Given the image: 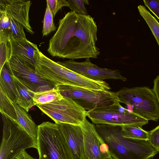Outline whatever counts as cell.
Segmentation results:
<instances>
[{
	"mask_svg": "<svg viewBox=\"0 0 159 159\" xmlns=\"http://www.w3.org/2000/svg\"><path fill=\"white\" fill-rule=\"evenodd\" d=\"M97 26L94 18L70 11L59 20L57 30L50 39L47 51L52 57L74 60L97 58Z\"/></svg>",
	"mask_w": 159,
	"mask_h": 159,
	"instance_id": "6da1fadb",
	"label": "cell"
},
{
	"mask_svg": "<svg viewBox=\"0 0 159 159\" xmlns=\"http://www.w3.org/2000/svg\"><path fill=\"white\" fill-rule=\"evenodd\" d=\"M95 127L114 159H149L159 152L148 141L124 137L121 126L97 124Z\"/></svg>",
	"mask_w": 159,
	"mask_h": 159,
	"instance_id": "7a4b0ae2",
	"label": "cell"
},
{
	"mask_svg": "<svg viewBox=\"0 0 159 159\" xmlns=\"http://www.w3.org/2000/svg\"><path fill=\"white\" fill-rule=\"evenodd\" d=\"M120 102L129 111L149 120H159V105L153 89L145 86L124 87L116 92Z\"/></svg>",
	"mask_w": 159,
	"mask_h": 159,
	"instance_id": "3957f363",
	"label": "cell"
},
{
	"mask_svg": "<svg viewBox=\"0 0 159 159\" xmlns=\"http://www.w3.org/2000/svg\"><path fill=\"white\" fill-rule=\"evenodd\" d=\"M37 143L39 159H72L58 124L48 121L38 125Z\"/></svg>",
	"mask_w": 159,
	"mask_h": 159,
	"instance_id": "277c9868",
	"label": "cell"
},
{
	"mask_svg": "<svg viewBox=\"0 0 159 159\" xmlns=\"http://www.w3.org/2000/svg\"><path fill=\"white\" fill-rule=\"evenodd\" d=\"M36 73L55 87L68 85L87 88L90 80L56 62L40 51L35 68Z\"/></svg>",
	"mask_w": 159,
	"mask_h": 159,
	"instance_id": "5b68a950",
	"label": "cell"
},
{
	"mask_svg": "<svg viewBox=\"0 0 159 159\" xmlns=\"http://www.w3.org/2000/svg\"><path fill=\"white\" fill-rule=\"evenodd\" d=\"M1 115L3 129L0 159H15L26 149H37V140L29 135L14 121L2 114Z\"/></svg>",
	"mask_w": 159,
	"mask_h": 159,
	"instance_id": "8992f818",
	"label": "cell"
},
{
	"mask_svg": "<svg viewBox=\"0 0 159 159\" xmlns=\"http://www.w3.org/2000/svg\"><path fill=\"white\" fill-rule=\"evenodd\" d=\"M57 87L63 97L72 99L86 111L120 102L116 92L108 90L91 89L68 85Z\"/></svg>",
	"mask_w": 159,
	"mask_h": 159,
	"instance_id": "52a82bcc",
	"label": "cell"
},
{
	"mask_svg": "<svg viewBox=\"0 0 159 159\" xmlns=\"http://www.w3.org/2000/svg\"><path fill=\"white\" fill-rule=\"evenodd\" d=\"M118 102L111 105L87 111V116L94 124H105L122 126L132 125L142 127L148 120L129 111Z\"/></svg>",
	"mask_w": 159,
	"mask_h": 159,
	"instance_id": "ba28073f",
	"label": "cell"
},
{
	"mask_svg": "<svg viewBox=\"0 0 159 159\" xmlns=\"http://www.w3.org/2000/svg\"><path fill=\"white\" fill-rule=\"evenodd\" d=\"M36 106L57 124L80 125L87 116V111L68 98L63 97L58 101Z\"/></svg>",
	"mask_w": 159,
	"mask_h": 159,
	"instance_id": "9c48e42d",
	"label": "cell"
},
{
	"mask_svg": "<svg viewBox=\"0 0 159 159\" xmlns=\"http://www.w3.org/2000/svg\"><path fill=\"white\" fill-rule=\"evenodd\" d=\"M6 64L11 75L34 92L44 91L55 87L37 75L35 68L17 57L11 56Z\"/></svg>",
	"mask_w": 159,
	"mask_h": 159,
	"instance_id": "30bf717a",
	"label": "cell"
},
{
	"mask_svg": "<svg viewBox=\"0 0 159 159\" xmlns=\"http://www.w3.org/2000/svg\"><path fill=\"white\" fill-rule=\"evenodd\" d=\"M80 126L83 136L81 159H107L111 157L108 146L98 134L95 125L85 118Z\"/></svg>",
	"mask_w": 159,
	"mask_h": 159,
	"instance_id": "8fae6325",
	"label": "cell"
},
{
	"mask_svg": "<svg viewBox=\"0 0 159 159\" xmlns=\"http://www.w3.org/2000/svg\"><path fill=\"white\" fill-rule=\"evenodd\" d=\"M64 66L91 80L103 81L106 79L120 80L125 81L126 78L121 75L119 70L100 67L92 63L89 58L83 62L74 60L57 61Z\"/></svg>",
	"mask_w": 159,
	"mask_h": 159,
	"instance_id": "7c38bea8",
	"label": "cell"
},
{
	"mask_svg": "<svg viewBox=\"0 0 159 159\" xmlns=\"http://www.w3.org/2000/svg\"><path fill=\"white\" fill-rule=\"evenodd\" d=\"M11 48V56L26 62L35 68L40 51L36 44L26 39H16L9 37Z\"/></svg>",
	"mask_w": 159,
	"mask_h": 159,
	"instance_id": "4fadbf2b",
	"label": "cell"
},
{
	"mask_svg": "<svg viewBox=\"0 0 159 159\" xmlns=\"http://www.w3.org/2000/svg\"><path fill=\"white\" fill-rule=\"evenodd\" d=\"M58 124L63 135L72 159H81L83 136L80 126L66 123Z\"/></svg>",
	"mask_w": 159,
	"mask_h": 159,
	"instance_id": "5bb4252c",
	"label": "cell"
},
{
	"mask_svg": "<svg viewBox=\"0 0 159 159\" xmlns=\"http://www.w3.org/2000/svg\"><path fill=\"white\" fill-rule=\"evenodd\" d=\"M8 16L21 24L26 30L33 34L34 32L30 25L29 11L32 2L26 0H4Z\"/></svg>",
	"mask_w": 159,
	"mask_h": 159,
	"instance_id": "9a60e30c",
	"label": "cell"
},
{
	"mask_svg": "<svg viewBox=\"0 0 159 159\" xmlns=\"http://www.w3.org/2000/svg\"><path fill=\"white\" fill-rule=\"evenodd\" d=\"M11 76L17 93V99L15 103L27 112L34 106L33 98L35 92L31 91L16 78L12 75Z\"/></svg>",
	"mask_w": 159,
	"mask_h": 159,
	"instance_id": "2e32d148",
	"label": "cell"
},
{
	"mask_svg": "<svg viewBox=\"0 0 159 159\" xmlns=\"http://www.w3.org/2000/svg\"><path fill=\"white\" fill-rule=\"evenodd\" d=\"M12 103L16 111L17 124L29 135L37 140L38 126L24 109L15 103Z\"/></svg>",
	"mask_w": 159,
	"mask_h": 159,
	"instance_id": "e0dca14e",
	"label": "cell"
},
{
	"mask_svg": "<svg viewBox=\"0 0 159 159\" xmlns=\"http://www.w3.org/2000/svg\"><path fill=\"white\" fill-rule=\"evenodd\" d=\"M0 71V89L12 102L15 103L17 93L11 75L6 64Z\"/></svg>",
	"mask_w": 159,
	"mask_h": 159,
	"instance_id": "ac0fdd59",
	"label": "cell"
},
{
	"mask_svg": "<svg viewBox=\"0 0 159 159\" xmlns=\"http://www.w3.org/2000/svg\"><path fill=\"white\" fill-rule=\"evenodd\" d=\"M63 97L60 93L57 86L44 91L35 92L33 98L34 106L61 100Z\"/></svg>",
	"mask_w": 159,
	"mask_h": 159,
	"instance_id": "d6986e66",
	"label": "cell"
},
{
	"mask_svg": "<svg viewBox=\"0 0 159 159\" xmlns=\"http://www.w3.org/2000/svg\"><path fill=\"white\" fill-rule=\"evenodd\" d=\"M140 15L145 21L155 37L159 47V23L143 5L138 6Z\"/></svg>",
	"mask_w": 159,
	"mask_h": 159,
	"instance_id": "ffe728a7",
	"label": "cell"
},
{
	"mask_svg": "<svg viewBox=\"0 0 159 159\" xmlns=\"http://www.w3.org/2000/svg\"><path fill=\"white\" fill-rule=\"evenodd\" d=\"M123 136L125 138L148 141L149 131L143 129L142 127L132 125L121 126Z\"/></svg>",
	"mask_w": 159,
	"mask_h": 159,
	"instance_id": "44dd1931",
	"label": "cell"
},
{
	"mask_svg": "<svg viewBox=\"0 0 159 159\" xmlns=\"http://www.w3.org/2000/svg\"><path fill=\"white\" fill-rule=\"evenodd\" d=\"M0 111L2 114L17 124L16 111L12 102L0 89Z\"/></svg>",
	"mask_w": 159,
	"mask_h": 159,
	"instance_id": "7402d4cb",
	"label": "cell"
},
{
	"mask_svg": "<svg viewBox=\"0 0 159 159\" xmlns=\"http://www.w3.org/2000/svg\"><path fill=\"white\" fill-rule=\"evenodd\" d=\"M11 56L10 38L0 34V71Z\"/></svg>",
	"mask_w": 159,
	"mask_h": 159,
	"instance_id": "603a6c76",
	"label": "cell"
},
{
	"mask_svg": "<svg viewBox=\"0 0 159 159\" xmlns=\"http://www.w3.org/2000/svg\"><path fill=\"white\" fill-rule=\"evenodd\" d=\"M0 34L9 37L11 34L10 22L4 0H0Z\"/></svg>",
	"mask_w": 159,
	"mask_h": 159,
	"instance_id": "cb8c5ba5",
	"label": "cell"
},
{
	"mask_svg": "<svg viewBox=\"0 0 159 159\" xmlns=\"http://www.w3.org/2000/svg\"><path fill=\"white\" fill-rule=\"evenodd\" d=\"M53 16L47 3L43 20L42 30L43 36L48 35L52 31H55L56 27L53 21Z\"/></svg>",
	"mask_w": 159,
	"mask_h": 159,
	"instance_id": "d4e9b609",
	"label": "cell"
},
{
	"mask_svg": "<svg viewBox=\"0 0 159 159\" xmlns=\"http://www.w3.org/2000/svg\"><path fill=\"white\" fill-rule=\"evenodd\" d=\"M67 1L69 4L68 7L70 9L71 11H75L77 14L82 15H88L84 6V4H89L88 0H68Z\"/></svg>",
	"mask_w": 159,
	"mask_h": 159,
	"instance_id": "484cf974",
	"label": "cell"
},
{
	"mask_svg": "<svg viewBox=\"0 0 159 159\" xmlns=\"http://www.w3.org/2000/svg\"><path fill=\"white\" fill-rule=\"evenodd\" d=\"M8 17L10 19L11 30V35L16 39H26L22 25L17 21Z\"/></svg>",
	"mask_w": 159,
	"mask_h": 159,
	"instance_id": "4316f807",
	"label": "cell"
},
{
	"mask_svg": "<svg viewBox=\"0 0 159 159\" xmlns=\"http://www.w3.org/2000/svg\"><path fill=\"white\" fill-rule=\"evenodd\" d=\"M47 3L53 15V18L61 8L65 6L69 7V4L66 0H47Z\"/></svg>",
	"mask_w": 159,
	"mask_h": 159,
	"instance_id": "83f0119b",
	"label": "cell"
},
{
	"mask_svg": "<svg viewBox=\"0 0 159 159\" xmlns=\"http://www.w3.org/2000/svg\"><path fill=\"white\" fill-rule=\"evenodd\" d=\"M148 142L159 152V125L149 131Z\"/></svg>",
	"mask_w": 159,
	"mask_h": 159,
	"instance_id": "f1b7e54d",
	"label": "cell"
},
{
	"mask_svg": "<svg viewBox=\"0 0 159 159\" xmlns=\"http://www.w3.org/2000/svg\"><path fill=\"white\" fill-rule=\"evenodd\" d=\"M146 7L159 20V0H144Z\"/></svg>",
	"mask_w": 159,
	"mask_h": 159,
	"instance_id": "f546056e",
	"label": "cell"
},
{
	"mask_svg": "<svg viewBox=\"0 0 159 159\" xmlns=\"http://www.w3.org/2000/svg\"><path fill=\"white\" fill-rule=\"evenodd\" d=\"M153 90L157 97L159 105V76L158 75L154 80Z\"/></svg>",
	"mask_w": 159,
	"mask_h": 159,
	"instance_id": "4dcf8cb0",
	"label": "cell"
},
{
	"mask_svg": "<svg viewBox=\"0 0 159 159\" xmlns=\"http://www.w3.org/2000/svg\"><path fill=\"white\" fill-rule=\"evenodd\" d=\"M15 159H36L29 155L25 150L19 154Z\"/></svg>",
	"mask_w": 159,
	"mask_h": 159,
	"instance_id": "1f68e13d",
	"label": "cell"
},
{
	"mask_svg": "<svg viewBox=\"0 0 159 159\" xmlns=\"http://www.w3.org/2000/svg\"><path fill=\"white\" fill-rule=\"evenodd\" d=\"M107 159H114L113 158H112V157H111L110 158H107Z\"/></svg>",
	"mask_w": 159,
	"mask_h": 159,
	"instance_id": "d6a6232c",
	"label": "cell"
}]
</instances>
